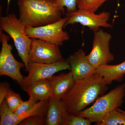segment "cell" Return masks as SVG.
<instances>
[{"label": "cell", "instance_id": "25", "mask_svg": "<svg viewBox=\"0 0 125 125\" xmlns=\"http://www.w3.org/2000/svg\"><path fill=\"white\" fill-rule=\"evenodd\" d=\"M7 7L9 8V6H10V1L11 0H7Z\"/></svg>", "mask_w": 125, "mask_h": 125}, {"label": "cell", "instance_id": "6", "mask_svg": "<svg viewBox=\"0 0 125 125\" xmlns=\"http://www.w3.org/2000/svg\"><path fill=\"white\" fill-rule=\"evenodd\" d=\"M112 39V35L103 29H99L94 32L93 47L87 57L95 69L114 60V55L110 50Z\"/></svg>", "mask_w": 125, "mask_h": 125}, {"label": "cell", "instance_id": "19", "mask_svg": "<svg viewBox=\"0 0 125 125\" xmlns=\"http://www.w3.org/2000/svg\"><path fill=\"white\" fill-rule=\"evenodd\" d=\"M8 107L11 111L14 112L22 103L21 96L11 90L5 98Z\"/></svg>", "mask_w": 125, "mask_h": 125}, {"label": "cell", "instance_id": "9", "mask_svg": "<svg viewBox=\"0 0 125 125\" xmlns=\"http://www.w3.org/2000/svg\"><path fill=\"white\" fill-rule=\"evenodd\" d=\"M60 46L38 39L31 38L29 62L51 64L63 60Z\"/></svg>", "mask_w": 125, "mask_h": 125}, {"label": "cell", "instance_id": "23", "mask_svg": "<svg viewBox=\"0 0 125 125\" xmlns=\"http://www.w3.org/2000/svg\"><path fill=\"white\" fill-rule=\"evenodd\" d=\"M46 122V116L36 115L30 117L21 122L18 125H43Z\"/></svg>", "mask_w": 125, "mask_h": 125}, {"label": "cell", "instance_id": "22", "mask_svg": "<svg viewBox=\"0 0 125 125\" xmlns=\"http://www.w3.org/2000/svg\"><path fill=\"white\" fill-rule=\"evenodd\" d=\"M62 9L65 7L67 13L76 11L78 9L77 0H53ZM65 10V9H64Z\"/></svg>", "mask_w": 125, "mask_h": 125}, {"label": "cell", "instance_id": "13", "mask_svg": "<svg viewBox=\"0 0 125 125\" xmlns=\"http://www.w3.org/2000/svg\"><path fill=\"white\" fill-rule=\"evenodd\" d=\"M68 114L61 99L52 96L48 99L46 125H63Z\"/></svg>", "mask_w": 125, "mask_h": 125}, {"label": "cell", "instance_id": "1", "mask_svg": "<svg viewBox=\"0 0 125 125\" xmlns=\"http://www.w3.org/2000/svg\"><path fill=\"white\" fill-rule=\"evenodd\" d=\"M108 88L103 77L96 73L86 79L75 81L61 100L68 114L76 115L102 96Z\"/></svg>", "mask_w": 125, "mask_h": 125}, {"label": "cell", "instance_id": "14", "mask_svg": "<svg viewBox=\"0 0 125 125\" xmlns=\"http://www.w3.org/2000/svg\"><path fill=\"white\" fill-rule=\"evenodd\" d=\"M51 84L52 96L61 99L66 94L73 84L74 80L71 72L62 73L50 78Z\"/></svg>", "mask_w": 125, "mask_h": 125}, {"label": "cell", "instance_id": "11", "mask_svg": "<svg viewBox=\"0 0 125 125\" xmlns=\"http://www.w3.org/2000/svg\"><path fill=\"white\" fill-rule=\"evenodd\" d=\"M48 101L38 102L26 112L16 115L9 109L5 100L0 105V125H16L24 119L33 116H46Z\"/></svg>", "mask_w": 125, "mask_h": 125}, {"label": "cell", "instance_id": "18", "mask_svg": "<svg viewBox=\"0 0 125 125\" xmlns=\"http://www.w3.org/2000/svg\"><path fill=\"white\" fill-rule=\"evenodd\" d=\"M109 0H77L78 9L95 12Z\"/></svg>", "mask_w": 125, "mask_h": 125}, {"label": "cell", "instance_id": "12", "mask_svg": "<svg viewBox=\"0 0 125 125\" xmlns=\"http://www.w3.org/2000/svg\"><path fill=\"white\" fill-rule=\"evenodd\" d=\"M66 61L69 64L74 81L86 79L96 73V69L90 62L83 49H79L70 55Z\"/></svg>", "mask_w": 125, "mask_h": 125}, {"label": "cell", "instance_id": "10", "mask_svg": "<svg viewBox=\"0 0 125 125\" xmlns=\"http://www.w3.org/2000/svg\"><path fill=\"white\" fill-rule=\"evenodd\" d=\"M70 66L64 59L51 64L29 62L28 75L24 76L20 86L22 89L30 84L42 80L49 79L57 72L64 70H70Z\"/></svg>", "mask_w": 125, "mask_h": 125}, {"label": "cell", "instance_id": "24", "mask_svg": "<svg viewBox=\"0 0 125 125\" xmlns=\"http://www.w3.org/2000/svg\"><path fill=\"white\" fill-rule=\"evenodd\" d=\"M11 90L10 85L6 82L0 84V105L4 101L6 97Z\"/></svg>", "mask_w": 125, "mask_h": 125}, {"label": "cell", "instance_id": "8", "mask_svg": "<svg viewBox=\"0 0 125 125\" xmlns=\"http://www.w3.org/2000/svg\"><path fill=\"white\" fill-rule=\"evenodd\" d=\"M110 16L111 14L108 11L96 14L93 11L78 9L76 11L66 13L65 27L68 25L79 23L94 32L101 27L112 28V25L108 23Z\"/></svg>", "mask_w": 125, "mask_h": 125}, {"label": "cell", "instance_id": "7", "mask_svg": "<svg viewBox=\"0 0 125 125\" xmlns=\"http://www.w3.org/2000/svg\"><path fill=\"white\" fill-rule=\"evenodd\" d=\"M0 30V38L1 47L0 52V75L9 76L20 85L24 76L20 72L21 68L25 67L23 62H19L11 53L12 47L8 43V38Z\"/></svg>", "mask_w": 125, "mask_h": 125}, {"label": "cell", "instance_id": "21", "mask_svg": "<svg viewBox=\"0 0 125 125\" xmlns=\"http://www.w3.org/2000/svg\"><path fill=\"white\" fill-rule=\"evenodd\" d=\"M38 102V101L34 99L33 97L29 96V100L26 101H23L14 112V113L16 115H20L26 112L32 108Z\"/></svg>", "mask_w": 125, "mask_h": 125}, {"label": "cell", "instance_id": "5", "mask_svg": "<svg viewBox=\"0 0 125 125\" xmlns=\"http://www.w3.org/2000/svg\"><path fill=\"white\" fill-rule=\"evenodd\" d=\"M66 18H62L55 22L41 27H27L26 33L31 38L38 39L59 46L70 39L69 34L63 30Z\"/></svg>", "mask_w": 125, "mask_h": 125}, {"label": "cell", "instance_id": "20", "mask_svg": "<svg viewBox=\"0 0 125 125\" xmlns=\"http://www.w3.org/2000/svg\"><path fill=\"white\" fill-rule=\"evenodd\" d=\"M92 123L88 118L69 114L65 119L63 125H90Z\"/></svg>", "mask_w": 125, "mask_h": 125}, {"label": "cell", "instance_id": "15", "mask_svg": "<svg viewBox=\"0 0 125 125\" xmlns=\"http://www.w3.org/2000/svg\"><path fill=\"white\" fill-rule=\"evenodd\" d=\"M22 89L38 101H48L52 96L50 78L34 82Z\"/></svg>", "mask_w": 125, "mask_h": 125}, {"label": "cell", "instance_id": "4", "mask_svg": "<svg viewBox=\"0 0 125 125\" xmlns=\"http://www.w3.org/2000/svg\"><path fill=\"white\" fill-rule=\"evenodd\" d=\"M0 30L6 33L13 39L18 55L28 72L31 38L26 33V27L15 14H10L0 17Z\"/></svg>", "mask_w": 125, "mask_h": 125}, {"label": "cell", "instance_id": "26", "mask_svg": "<svg viewBox=\"0 0 125 125\" xmlns=\"http://www.w3.org/2000/svg\"><path fill=\"white\" fill-rule=\"evenodd\" d=\"M117 2H119V0H117Z\"/></svg>", "mask_w": 125, "mask_h": 125}, {"label": "cell", "instance_id": "3", "mask_svg": "<svg viewBox=\"0 0 125 125\" xmlns=\"http://www.w3.org/2000/svg\"><path fill=\"white\" fill-rule=\"evenodd\" d=\"M125 96V84L123 83L100 96L91 106L84 109L76 115L88 118L92 123L97 124L110 112L121 106Z\"/></svg>", "mask_w": 125, "mask_h": 125}, {"label": "cell", "instance_id": "16", "mask_svg": "<svg viewBox=\"0 0 125 125\" xmlns=\"http://www.w3.org/2000/svg\"><path fill=\"white\" fill-rule=\"evenodd\" d=\"M96 73L103 77L107 85L114 81L120 82L125 75V61L117 65H102L96 68Z\"/></svg>", "mask_w": 125, "mask_h": 125}, {"label": "cell", "instance_id": "17", "mask_svg": "<svg viewBox=\"0 0 125 125\" xmlns=\"http://www.w3.org/2000/svg\"><path fill=\"white\" fill-rule=\"evenodd\" d=\"M97 125H125V111L119 108L110 112Z\"/></svg>", "mask_w": 125, "mask_h": 125}, {"label": "cell", "instance_id": "2", "mask_svg": "<svg viewBox=\"0 0 125 125\" xmlns=\"http://www.w3.org/2000/svg\"><path fill=\"white\" fill-rule=\"evenodd\" d=\"M20 20L27 27H37L61 19L65 10L53 0H18Z\"/></svg>", "mask_w": 125, "mask_h": 125}]
</instances>
